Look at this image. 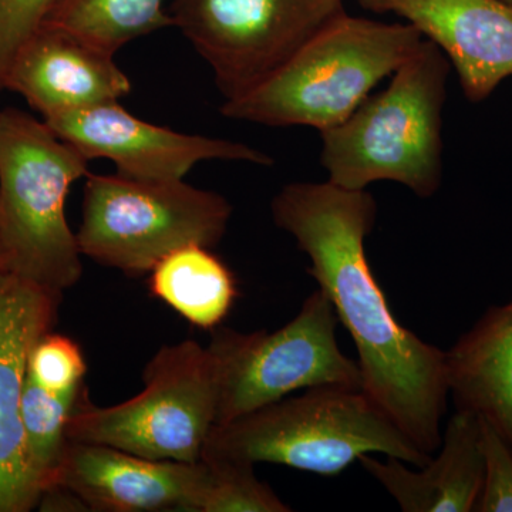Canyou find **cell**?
<instances>
[{
  "label": "cell",
  "instance_id": "d6986e66",
  "mask_svg": "<svg viewBox=\"0 0 512 512\" xmlns=\"http://www.w3.org/2000/svg\"><path fill=\"white\" fill-rule=\"evenodd\" d=\"M83 386L72 393H53L30 379L26 373L22 413L26 454L39 490L55 485L57 471L67 446V421Z\"/></svg>",
  "mask_w": 512,
  "mask_h": 512
},
{
  "label": "cell",
  "instance_id": "3957f363",
  "mask_svg": "<svg viewBox=\"0 0 512 512\" xmlns=\"http://www.w3.org/2000/svg\"><path fill=\"white\" fill-rule=\"evenodd\" d=\"M423 40L409 23L345 13L251 92L224 101L222 114L269 127H312L320 133L348 119Z\"/></svg>",
  "mask_w": 512,
  "mask_h": 512
},
{
  "label": "cell",
  "instance_id": "4fadbf2b",
  "mask_svg": "<svg viewBox=\"0 0 512 512\" xmlns=\"http://www.w3.org/2000/svg\"><path fill=\"white\" fill-rule=\"evenodd\" d=\"M393 13L440 47L468 99L480 101L512 76V5L504 0H356Z\"/></svg>",
  "mask_w": 512,
  "mask_h": 512
},
{
  "label": "cell",
  "instance_id": "52a82bcc",
  "mask_svg": "<svg viewBox=\"0 0 512 512\" xmlns=\"http://www.w3.org/2000/svg\"><path fill=\"white\" fill-rule=\"evenodd\" d=\"M127 402L97 407L82 389L67 439L120 448L151 460L198 463L217 420L218 390L208 348L195 340L163 346Z\"/></svg>",
  "mask_w": 512,
  "mask_h": 512
},
{
  "label": "cell",
  "instance_id": "ac0fdd59",
  "mask_svg": "<svg viewBox=\"0 0 512 512\" xmlns=\"http://www.w3.org/2000/svg\"><path fill=\"white\" fill-rule=\"evenodd\" d=\"M165 0H59L43 25L82 36L116 55L138 37L174 26Z\"/></svg>",
  "mask_w": 512,
  "mask_h": 512
},
{
  "label": "cell",
  "instance_id": "8992f818",
  "mask_svg": "<svg viewBox=\"0 0 512 512\" xmlns=\"http://www.w3.org/2000/svg\"><path fill=\"white\" fill-rule=\"evenodd\" d=\"M232 205L217 192L184 180L143 181L124 175H86L82 255L128 275L150 274L185 245L212 248L224 238Z\"/></svg>",
  "mask_w": 512,
  "mask_h": 512
},
{
  "label": "cell",
  "instance_id": "d4e9b609",
  "mask_svg": "<svg viewBox=\"0 0 512 512\" xmlns=\"http://www.w3.org/2000/svg\"><path fill=\"white\" fill-rule=\"evenodd\" d=\"M504 2L510 3V5H512V0H504Z\"/></svg>",
  "mask_w": 512,
  "mask_h": 512
},
{
  "label": "cell",
  "instance_id": "5b68a950",
  "mask_svg": "<svg viewBox=\"0 0 512 512\" xmlns=\"http://www.w3.org/2000/svg\"><path fill=\"white\" fill-rule=\"evenodd\" d=\"M369 453L399 458L417 468L431 460L363 390L313 387L214 426L201 458L252 466L284 464L332 477Z\"/></svg>",
  "mask_w": 512,
  "mask_h": 512
},
{
  "label": "cell",
  "instance_id": "7a4b0ae2",
  "mask_svg": "<svg viewBox=\"0 0 512 512\" xmlns=\"http://www.w3.org/2000/svg\"><path fill=\"white\" fill-rule=\"evenodd\" d=\"M448 73L447 56L424 39L386 90L367 97L343 123L320 131L328 181L348 190L394 181L419 198L433 197L443 178Z\"/></svg>",
  "mask_w": 512,
  "mask_h": 512
},
{
  "label": "cell",
  "instance_id": "ffe728a7",
  "mask_svg": "<svg viewBox=\"0 0 512 512\" xmlns=\"http://www.w3.org/2000/svg\"><path fill=\"white\" fill-rule=\"evenodd\" d=\"M208 477L195 512H289L292 508L256 478L252 464L204 460Z\"/></svg>",
  "mask_w": 512,
  "mask_h": 512
},
{
  "label": "cell",
  "instance_id": "277c9868",
  "mask_svg": "<svg viewBox=\"0 0 512 512\" xmlns=\"http://www.w3.org/2000/svg\"><path fill=\"white\" fill-rule=\"evenodd\" d=\"M82 153L16 109L0 111V269L62 293L82 278L66 218L70 188L89 174Z\"/></svg>",
  "mask_w": 512,
  "mask_h": 512
},
{
  "label": "cell",
  "instance_id": "e0dca14e",
  "mask_svg": "<svg viewBox=\"0 0 512 512\" xmlns=\"http://www.w3.org/2000/svg\"><path fill=\"white\" fill-rule=\"evenodd\" d=\"M150 289L191 325L211 330L227 318L238 296L228 266L197 244L164 256L150 271Z\"/></svg>",
  "mask_w": 512,
  "mask_h": 512
},
{
  "label": "cell",
  "instance_id": "9c48e42d",
  "mask_svg": "<svg viewBox=\"0 0 512 512\" xmlns=\"http://www.w3.org/2000/svg\"><path fill=\"white\" fill-rule=\"evenodd\" d=\"M345 13L343 0H174L171 18L229 101L255 89Z\"/></svg>",
  "mask_w": 512,
  "mask_h": 512
},
{
  "label": "cell",
  "instance_id": "7402d4cb",
  "mask_svg": "<svg viewBox=\"0 0 512 512\" xmlns=\"http://www.w3.org/2000/svg\"><path fill=\"white\" fill-rule=\"evenodd\" d=\"M480 419L484 483L478 512H512V450L500 433L483 417Z\"/></svg>",
  "mask_w": 512,
  "mask_h": 512
},
{
  "label": "cell",
  "instance_id": "cb8c5ba5",
  "mask_svg": "<svg viewBox=\"0 0 512 512\" xmlns=\"http://www.w3.org/2000/svg\"><path fill=\"white\" fill-rule=\"evenodd\" d=\"M37 507L40 511H90L82 498L59 485L43 491Z\"/></svg>",
  "mask_w": 512,
  "mask_h": 512
},
{
  "label": "cell",
  "instance_id": "6da1fadb",
  "mask_svg": "<svg viewBox=\"0 0 512 512\" xmlns=\"http://www.w3.org/2000/svg\"><path fill=\"white\" fill-rule=\"evenodd\" d=\"M272 218L308 255V274L328 295L355 342L363 393L423 453L441 446L446 352L404 328L370 271L365 239L377 204L366 190L292 183L275 195Z\"/></svg>",
  "mask_w": 512,
  "mask_h": 512
},
{
  "label": "cell",
  "instance_id": "9a60e30c",
  "mask_svg": "<svg viewBox=\"0 0 512 512\" xmlns=\"http://www.w3.org/2000/svg\"><path fill=\"white\" fill-rule=\"evenodd\" d=\"M440 453L420 471H412L399 458L386 463L360 456V466L382 484L404 512L476 511L484 483L480 419L457 410L447 423Z\"/></svg>",
  "mask_w": 512,
  "mask_h": 512
},
{
  "label": "cell",
  "instance_id": "2e32d148",
  "mask_svg": "<svg viewBox=\"0 0 512 512\" xmlns=\"http://www.w3.org/2000/svg\"><path fill=\"white\" fill-rule=\"evenodd\" d=\"M457 410L483 417L512 450V299L493 306L446 352Z\"/></svg>",
  "mask_w": 512,
  "mask_h": 512
},
{
  "label": "cell",
  "instance_id": "8fae6325",
  "mask_svg": "<svg viewBox=\"0 0 512 512\" xmlns=\"http://www.w3.org/2000/svg\"><path fill=\"white\" fill-rule=\"evenodd\" d=\"M62 293L0 269V512L37 507V487L23 433V386L30 352L52 332Z\"/></svg>",
  "mask_w": 512,
  "mask_h": 512
},
{
  "label": "cell",
  "instance_id": "603a6c76",
  "mask_svg": "<svg viewBox=\"0 0 512 512\" xmlns=\"http://www.w3.org/2000/svg\"><path fill=\"white\" fill-rule=\"evenodd\" d=\"M59 0H0V90L10 60Z\"/></svg>",
  "mask_w": 512,
  "mask_h": 512
},
{
  "label": "cell",
  "instance_id": "30bf717a",
  "mask_svg": "<svg viewBox=\"0 0 512 512\" xmlns=\"http://www.w3.org/2000/svg\"><path fill=\"white\" fill-rule=\"evenodd\" d=\"M45 123L87 160L107 158L116 164L117 174L134 180H184L195 165L207 160L274 164L271 157L247 144L147 123L128 113L119 101L60 114Z\"/></svg>",
  "mask_w": 512,
  "mask_h": 512
},
{
  "label": "cell",
  "instance_id": "ba28073f",
  "mask_svg": "<svg viewBox=\"0 0 512 512\" xmlns=\"http://www.w3.org/2000/svg\"><path fill=\"white\" fill-rule=\"evenodd\" d=\"M338 315L322 289L276 332L242 333L217 326L208 352L217 379L215 426L237 420L289 393L313 387L362 390L359 363L336 340Z\"/></svg>",
  "mask_w": 512,
  "mask_h": 512
},
{
  "label": "cell",
  "instance_id": "5bb4252c",
  "mask_svg": "<svg viewBox=\"0 0 512 512\" xmlns=\"http://www.w3.org/2000/svg\"><path fill=\"white\" fill-rule=\"evenodd\" d=\"M3 89L12 90L45 120L119 101L131 92L113 53L76 33L42 25L16 50Z\"/></svg>",
  "mask_w": 512,
  "mask_h": 512
},
{
  "label": "cell",
  "instance_id": "44dd1931",
  "mask_svg": "<svg viewBox=\"0 0 512 512\" xmlns=\"http://www.w3.org/2000/svg\"><path fill=\"white\" fill-rule=\"evenodd\" d=\"M86 362L82 349L67 336L49 332L30 352L28 376L53 393H72L83 386Z\"/></svg>",
  "mask_w": 512,
  "mask_h": 512
},
{
  "label": "cell",
  "instance_id": "7c38bea8",
  "mask_svg": "<svg viewBox=\"0 0 512 512\" xmlns=\"http://www.w3.org/2000/svg\"><path fill=\"white\" fill-rule=\"evenodd\" d=\"M207 477L202 460H151L104 444L69 440L53 487L73 491L90 511L195 512Z\"/></svg>",
  "mask_w": 512,
  "mask_h": 512
}]
</instances>
